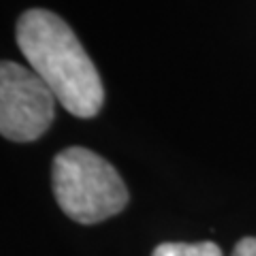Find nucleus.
Masks as SVG:
<instances>
[{"mask_svg": "<svg viewBox=\"0 0 256 256\" xmlns=\"http://www.w3.org/2000/svg\"><path fill=\"white\" fill-rule=\"evenodd\" d=\"M15 34L30 68L50 86L68 114L84 120L98 114L105 102L100 75L60 15L45 9L26 11Z\"/></svg>", "mask_w": 256, "mask_h": 256, "instance_id": "1", "label": "nucleus"}, {"mask_svg": "<svg viewBox=\"0 0 256 256\" xmlns=\"http://www.w3.org/2000/svg\"><path fill=\"white\" fill-rule=\"evenodd\" d=\"M54 194L79 224H98L124 212L128 188L105 158L86 148H66L54 158Z\"/></svg>", "mask_w": 256, "mask_h": 256, "instance_id": "2", "label": "nucleus"}, {"mask_svg": "<svg viewBox=\"0 0 256 256\" xmlns=\"http://www.w3.org/2000/svg\"><path fill=\"white\" fill-rule=\"evenodd\" d=\"M56 94L32 68L18 62L0 66V132L4 139L28 143L50 130Z\"/></svg>", "mask_w": 256, "mask_h": 256, "instance_id": "3", "label": "nucleus"}, {"mask_svg": "<svg viewBox=\"0 0 256 256\" xmlns=\"http://www.w3.org/2000/svg\"><path fill=\"white\" fill-rule=\"evenodd\" d=\"M152 256H224L214 242L201 244H160Z\"/></svg>", "mask_w": 256, "mask_h": 256, "instance_id": "4", "label": "nucleus"}, {"mask_svg": "<svg viewBox=\"0 0 256 256\" xmlns=\"http://www.w3.org/2000/svg\"><path fill=\"white\" fill-rule=\"evenodd\" d=\"M233 256H256V237H244L235 246Z\"/></svg>", "mask_w": 256, "mask_h": 256, "instance_id": "5", "label": "nucleus"}]
</instances>
